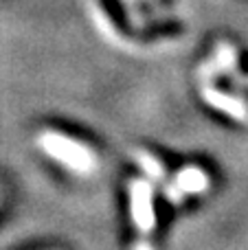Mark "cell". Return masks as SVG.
<instances>
[{"instance_id": "obj_1", "label": "cell", "mask_w": 248, "mask_h": 250, "mask_svg": "<svg viewBox=\"0 0 248 250\" xmlns=\"http://www.w3.org/2000/svg\"><path fill=\"white\" fill-rule=\"evenodd\" d=\"M40 149L53 158L55 163H60L64 169L79 176H88L97 169V154L86 147L83 143L75 141V138L66 136L60 132H42L40 134Z\"/></svg>"}, {"instance_id": "obj_6", "label": "cell", "mask_w": 248, "mask_h": 250, "mask_svg": "<svg viewBox=\"0 0 248 250\" xmlns=\"http://www.w3.org/2000/svg\"><path fill=\"white\" fill-rule=\"evenodd\" d=\"M136 250H152V248H149L147 244H145V246H141V244H139V246H136Z\"/></svg>"}, {"instance_id": "obj_3", "label": "cell", "mask_w": 248, "mask_h": 250, "mask_svg": "<svg viewBox=\"0 0 248 250\" xmlns=\"http://www.w3.org/2000/svg\"><path fill=\"white\" fill-rule=\"evenodd\" d=\"M207 189H209V176H207V171L200 167L189 165V167H183L176 173L165 193L171 202H183L185 195H198Z\"/></svg>"}, {"instance_id": "obj_4", "label": "cell", "mask_w": 248, "mask_h": 250, "mask_svg": "<svg viewBox=\"0 0 248 250\" xmlns=\"http://www.w3.org/2000/svg\"><path fill=\"white\" fill-rule=\"evenodd\" d=\"M202 99H205L213 110L235 119V121H244L248 117V108L244 105V101L233 97V95H228V92L215 90V88H205V90H202Z\"/></svg>"}, {"instance_id": "obj_5", "label": "cell", "mask_w": 248, "mask_h": 250, "mask_svg": "<svg viewBox=\"0 0 248 250\" xmlns=\"http://www.w3.org/2000/svg\"><path fill=\"white\" fill-rule=\"evenodd\" d=\"M136 160H139V167L143 169V173L149 178V180H161L165 176V167L161 165V160L154 158L147 151H139L136 154Z\"/></svg>"}, {"instance_id": "obj_2", "label": "cell", "mask_w": 248, "mask_h": 250, "mask_svg": "<svg viewBox=\"0 0 248 250\" xmlns=\"http://www.w3.org/2000/svg\"><path fill=\"white\" fill-rule=\"evenodd\" d=\"M130 215L134 226L141 233H152L156 226V211H154V189L147 180L130 182Z\"/></svg>"}]
</instances>
